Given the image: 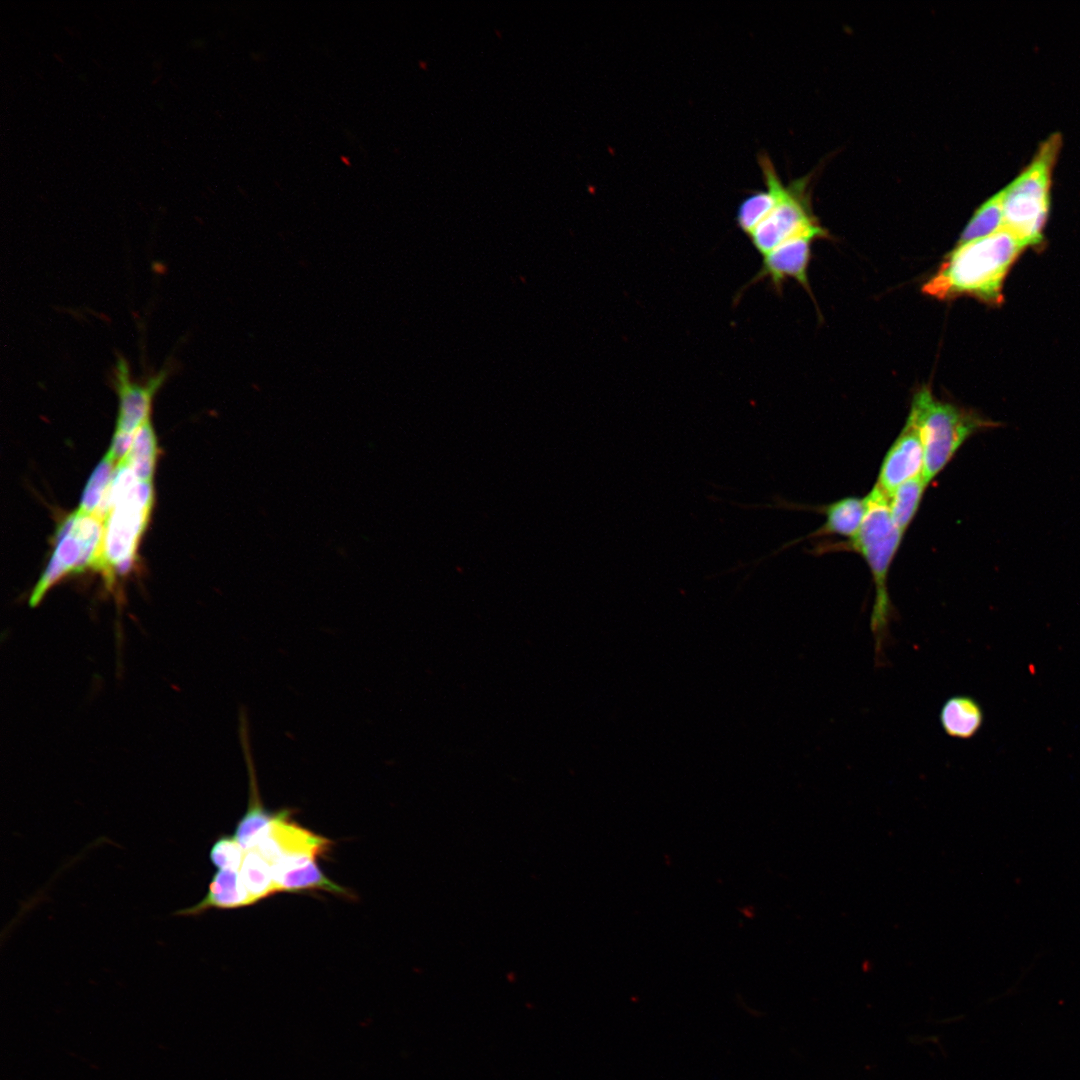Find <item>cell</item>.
I'll return each instance as SVG.
<instances>
[{
	"mask_svg": "<svg viewBox=\"0 0 1080 1080\" xmlns=\"http://www.w3.org/2000/svg\"><path fill=\"white\" fill-rule=\"evenodd\" d=\"M1025 246L1008 230L957 245L922 286V292L939 300L967 295L999 304L1002 285L1012 263Z\"/></svg>",
	"mask_w": 1080,
	"mask_h": 1080,
	"instance_id": "1",
	"label": "cell"
},
{
	"mask_svg": "<svg viewBox=\"0 0 1080 1080\" xmlns=\"http://www.w3.org/2000/svg\"><path fill=\"white\" fill-rule=\"evenodd\" d=\"M866 500L867 511L860 530L844 545L847 550L863 557L871 573L875 594L870 629L876 663L881 664L889 640L890 625L896 616L889 595L888 576L904 534L891 518L888 497L876 485L866 495Z\"/></svg>",
	"mask_w": 1080,
	"mask_h": 1080,
	"instance_id": "2",
	"label": "cell"
},
{
	"mask_svg": "<svg viewBox=\"0 0 1080 1080\" xmlns=\"http://www.w3.org/2000/svg\"><path fill=\"white\" fill-rule=\"evenodd\" d=\"M153 504L152 482L140 481L122 462L116 466L104 517L102 574L108 584L127 574L136 557Z\"/></svg>",
	"mask_w": 1080,
	"mask_h": 1080,
	"instance_id": "3",
	"label": "cell"
},
{
	"mask_svg": "<svg viewBox=\"0 0 1080 1080\" xmlns=\"http://www.w3.org/2000/svg\"><path fill=\"white\" fill-rule=\"evenodd\" d=\"M908 417L919 431L924 450L923 477L928 483L971 436L999 426L973 411L938 400L927 386L914 394Z\"/></svg>",
	"mask_w": 1080,
	"mask_h": 1080,
	"instance_id": "4",
	"label": "cell"
},
{
	"mask_svg": "<svg viewBox=\"0 0 1080 1080\" xmlns=\"http://www.w3.org/2000/svg\"><path fill=\"white\" fill-rule=\"evenodd\" d=\"M1060 147L1061 137L1051 135L1029 165L1003 188V228L1025 247L1041 241L1049 212L1052 170Z\"/></svg>",
	"mask_w": 1080,
	"mask_h": 1080,
	"instance_id": "5",
	"label": "cell"
},
{
	"mask_svg": "<svg viewBox=\"0 0 1080 1080\" xmlns=\"http://www.w3.org/2000/svg\"><path fill=\"white\" fill-rule=\"evenodd\" d=\"M104 519L77 509L58 527L55 549L32 591L30 605H37L45 593L69 574L88 569L102 571Z\"/></svg>",
	"mask_w": 1080,
	"mask_h": 1080,
	"instance_id": "6",
	"label": "cell"
},
{
	"mask_svg": "<svg viewBox=\"0 0 1080 1080\" xmlns=\"http://www.w3.org/2000/svg\"><path fill=\"white\" fill-rule=\"evenodd\" d=\"M758 161L766 187L773 191L776 201L766 217L747 235L754 249L764 256L795 236L824 231L810 212L806 183L798 180L784 186L767 154H761Z\"/></svg>",
	"mask_w": 1080,
	"mask_h": 1080,
	"instance_id": "7",
	"label": "cell"
},
{
	"mask_svg": "<svg viewBox=\"0 0 1080 1080\" xmlns=\"http://www.w3.org/2000/svg\"><path fill=\"white\" fill-rule=\"evenodd\" d=\"M293 811L279 810L255 848L272 865L299 864L327 853L332 842L291 820Z\"/></svg>",
	"mask_w": 1080,
	"mask_h": 1080,
	"instance_id": "8",
	"label": "cell"
},
{
	"mask_svg": "<svg viewBox=\"0 0 1080 1080\" xmlns=\"http://www.w3.org/2000/svg\"><path fill=\"white\" fill-rule=\"evenodd\" d=\"M112 383L119 398L115 435L133 437L150 419L153 397L168 376L164 369L144 382L133 380L127 361L119 357L112 370Z\"/></svg>",
	"mask_w": 1080,
	"mask_h": 1080,
	"instance_id": "9",
	"label": "cell"
},
{
	"mask_svg": "<svg viewBox=\"0 0 1080 1080\" xmlns=\"http://www.w3.org/2000/svg\"><path fill=\"white\" fill-rule=\"evenodd\" d=\"M825 235V231L810 232L783 242L762 256L761 268L750 284L767 279L775 290H781L784 281L792 278L810 292L807 270L811 243L814 239Z\"/></svg>",
	"mask_w": 1080,
	"mask_h": 1080,
	"instance_id": "10",
	"label": "cell"
},
{
	"mask_svg": "<svg viewBox=\"0 0 1080 1080\" xmlns=\"http://www.w3.org/2000/svg\"><path fill=\"white\" fill-rule=\"evenodd\" d=\"M923 470V445L915 422L908 417L882 461L875 485L889 498L898 486L923 475Z\"/></svg>",
	"mask_w": 1080,
	"mask_h": 1080,
	"instance_id": "11",
	"label": "cell"
},
{
	"mask_svg": "<svg viewBox=\"0 0 1080 1080\" xmlns=\"http://www.w3.org/2000/svg\"><path fill=\"white\" fill-rule=\"evenodd\" d=\"M240 720V738L249 774V803L246 813L237 823L234 837L248 851L257 847L278 811L267 810L261 801L249 743L248 722L244 713L241 714Z\"/></svg>",
	"mask_w": 1080,
	"mask_h": 1080,
	"instance_id": "12",
	"label": "cell"
},
{
	"mask_svg": "<svg viewBox=\"0 0 1080 1080\" xmlns=\"http://www.w3.org/2000/svg\"><path fill=\"white\" fill-rule=\"evenodd\" d=\"M255 904L240 878L239 870L218 869L213 875L205 897L192 907L178 910L174 915L197 916L209 909H234Z\"/></svg>",
	"mask_w": 1080,
	"mask_h": 1080,
	"instance_id": "13",
	"label": "cell"
},
{
	"mask_svg": "<svg viewBox=\"0 0 1080 1080\" xmlns=\"http://www.w3.org/2000/svg\"><path fill=\"white\" fill-rule=\"evenodd\" d=\"M272 869L278 892L323 890L344 897H352L350 892L330 880L322 872L316 860L285 867H272Z\"/></svg>",
	"mask_w": 1080,
	"mask_h": 1080,
	"instance_id": "14",
	"label": "cell"
},
{
	"mask_svg": "<svg viewBox=\"0 0 1080 1080\" xmlns=\"http://www.w3.org/2000/svg\"><path fill=\"white\" fill-rule=\"evenodd\" d=\"M983 721L982 707L968 695L949 697L939 711V722L944 733L955 739L967 740L974 737Z\"/></svg>",
	"mask_w": 1080,
	"mask_h": 1080,
	"instance_id": "15",
	"label": "cell"
},
{
	"mask_svg": "<svg viewBox=\"0 0 1080 1080\" xmlns=\"http://www.w3.org/2000/svg\"><path fill=\"white\" fill-rule=\"evenodd\" d=\"M867 511L866 496L845 497L822 507L825 521L810 537L843 536L850 540L859 532Z\"/></svg>",
	"mask_w": 1080,
	"mask_h": 1080,
	"instance_id": "16",
	"label": "cell"
},
{
	"mask_svg": "<svg viewBox=\"0 0 1080 1080\" xmlns=\"http://www.w3.org/2000/svg\"><path fill=\"white\" fill-rule=\"evenodd\" d=\"M157 455V439L148 419L137 429L129 451L119 462L125 464L140 481L152 482Z\"/></svg>",
	"mask_w": 1080,
	"mask_h": 1080,
	"instance_id": "17",
	"label": "cell"
},
{
	"mask_svg": "<svg viewBox=\"0 0 1080 1080\" xmlns=\"http://www.w3.org/2000/svg\"><path fill=\"white\" fill-rule=\"evenodd\" d=\"M116 466L117 462L109 453H106L88 479L79 510L104 519L107 498Z\"/></svg>",
	"mask_w": 1080,
	"mask_h": 1080,
	"instance_id": "18",
	"label": "cell"
},
{
	"mask_svg": "<svg viewBox=\"0 0 1080 1080\" xmlns=\"http://www.w3.org/2000/svg\"><path fill=\"white\" fill-rule=\"evenodd\" d=\"M928 484L923 475H919L898 486L889 496L891 518L903 534L913 521Z\"/></svg>",
	"mask_w": 1080,
	"mask_h": 1080,
	"instance_id": "19",
	"label": "cell"
},
{
	"mask_svg": "<svg viewBox=\"0 0 1080 1080\" xmlns=\"http://www.w3.org/2000/svg\"><path fill=\"white\" fill-rule=\"evenodd\" d=\"M239 874L255 903L278 892L272 865L256 849L246 852Z\"/></svg>",
	"mask_w": 1080,
	"mask_h": 1080,
	"instance_id": "20",
	"label": "cell"
},
{
	"mask_svg": "<svg viewBox=\"0 0 1080 1080\" xmlns=\"http://www.w3.org/2000/svg\"><path fill=\"white\" fill-rule=\"evenodd\" d=\"M1004 190L986 200L973 214L964 228L957 245H962L992 235L1003 228Z\"/></svg>",
	"mask_w": 1080,
	"mask_h": 1080,
	"instance_id": "21",
	"label": "cell"
},
{
	"mask_svg": "<svg viewBox=\"0 0 1080 1080\" xmlns=\"http://www.w3.org/2000/svg\"><path fill=\"white\" fill-rule=\"evenodd\" d=\"M776 197L772 190L754 191L740 203L736 213V223L742 232L748 235L770 212Z\"/></svg>",
	"mask_w": 1080,
	"mask_h": 1080,
	"instance_id": "22",
	"label": "cell"
},
{
	"mask_svg": "<svg viewBox=\"0 0 1080 1080\" xmlns=\"http://www.w3.org/2000/svg\"><path fill=\"white\" fill-rule=\"evenodd\" d=\"M246 852L234 835H222L211 847L210 860L217 869L239 870Z\"/></svg>",
	"mask_w": 1080,
	"mask_h": 1080,
	"instance_id": "23",
	"label": "cell"
}]
</instances>
